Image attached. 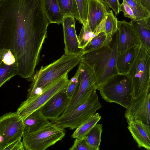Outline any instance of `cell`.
Segmentation results:
<instances>
[{
	"label": "cell",
	"mask_w": 150,
	"mask_h": 150,
	"mask_svg": "<svg viewBox=\"0 0 150 150\" xmlns=\"http://www.w3.org/2000/svg\"><path fill=\"white\" fill-rule=\"evenodd\" d=\"M0 21L13 34L11 50L17 75L35 73L49 24L42 4L36 0H6L0 5Z\"/></svg>",
	"instance_id": "obj_1"
},
{
	"label": "cell",
	"mask_w": 150,
	"mask_h": 150,
	"mask_svg": "<svg viewBox=\"0 0 150 150\" xmlns=\"http://www.w3.org/2000/svg\"><path fill=\"white\" fill-rule=\"evenodd\" d=\"M117 31L111 41L100 47L82 53L81 62L93 72L96 80L97 89L111 77L118 73L116 60L118 52Z\"/></svg>",
	"instance_id": "obj_2"
},
{
	"label": "cell",
	"mask_w": 150,
	"mask_h": 150,
	"mask_svg": "<svg viewBox=\"0 0 150 150\" xmlns=\"http://www.w3.org/2000/svg\"><path fill=\"white\" fill-rule=\"evenodd\" d=\"M81 56L64 54L52 63L41 67L29 78L32 83L28 90L27 98L36 94L39 90L40 93L53 82L68 74L81 62Z\"/></svg>",
	"instance_id": "obj_3"
},
{
	"label": "cell",
	"mask_w": 150,
	"mask_h": 150,
	"mask_svg": "<svg viewBox=\"0 0 150 150\" xmlns=\"http://www.w3.org/2000/svg\"><path fill=\"white\" fill-rule=\"evenodd\" d=\"M97 89L107 102L118 104L126 108L133 98L131 80L128 74L117 73Z\"/></svg>",
	"instance_id": "obj_4"
},
{
	"label": "cell",
	"mask_w": 150,
	"mask_h": 150,
	"mask_svg": "<svg viewBox=\"0 0 150 150\" xmlns=\"http://www.w3.org/2000/svg\"><path fill=\"white\" fill-rule=\"evenodd\" d=\"M127 74L131 80L133 98L150 89V52L141 46L137 47Z\"/></svg>",
	"instance_id": "obj_5"
},
{
	"label": "cell",
	"mask_w": 150,
	"mask_h": 150,
	"mask_svg": "<svg viewBox=\"0 0 150 150\" xmlns=\"http://www.w3.org/2000/svg\"><path fill=\"white\" fill-rule=\"evenodd\" d=\"M65 128L50 122L38 130L24 133L22 142L26 150H45L62 140L65 135Z\"/></svg>",
	"instance_id": "obj_6"
},
{
	"label": "cell",
	"mask_w": 150,
	"mask_h": 150,
	"mask_svg": "<svg viewBox=\"0 0 150 150\" xmlns=\"http://www.w3.org/2000/svg\"><path fill=\"white\" fill-rule=\"evenodd\" d=\"M69 81L67 74L53 82L40 93L27 98L16 112L20 118L23 120L30 114L39 109L56 94L66 90Z\"/></svg>",
	"instance_id": "obj_7"
},
{
	"label": "cell",
	"mask_w": 150,
	"mask_h": 150,
	"mask_svg": "<svg viewBox=\"0 0 150 150\" xmlns=\"http://www.w3.org/2000/svg\"><path fill=\"white\" fill-rule=\"evenodd\" d=\"M101 107L96 91L84 103L72 110L62 114L52 122L56 123L64 128L73 130L94 114Z\"/></svg>",
	"instance_id": "obj_8"
},
{
	"label": "cell",
	"mask_w": 150,
	"mask_h": 150,
	"mask_svg": "<svg viewBox=\"0 0 150 150\" xmlns=\"http://www.w3.org/2000/svg\"><path fill=\"white\" fill-rule=\"evenodd\" d=\"M78 69L80 74L77 91L62 114L72 110L84 103L96 91V80L91 69L81 62H80Z\"/></svg>",
	"instance_id": "obj_9"
},
{
	"label": "cell",
	"mask_w": 150,
	"mask_h": 150,
	"mask_svg": "<svg viewBox=\"0 0 150 150\" xmlns=\"http://www.w3.org/2000/svg\"><path fill=\"white\" fill-rule=\"evenodd\" d=\"M24 132L23 120L16 112H10L0 117V150L20 137Z\"/></svg>",
	"instance_id": "obj_10"
},
{
	"label": "cell",
	"mask_w": 150,
	"mask_h": 150,
	"mask_svg": "<svg viewBox=\"0 0 150 150\" xmlns=\"http://www.w3.org/2000/svg\"><path fill=\"white\" fill-rule=\"evenodd\" d=\"M126 109L125 117L126 119L139 120L150 127V89L133 98Z\"/></svg>",
	"instance_id": "obj_11"
},
{
	"label": "cell",
	"mask_w": 150,
	"mask_h": 150,
	"mask_svg": "<svg viewBox=\"0 0 150 150\" xmlns=\"http://www.w3.org/2000/svg\"><path fill=\"white\" fill-rule=\"evenodd\" d=\"M117 47L122 54L132 48L141 46L139 35L132 25L125 21L117 22Z\"/></svg>",
	"instance_id": "obj_12"
},
{
	"label": "cell",
	"mask_w": 150,
	"mask_h": 150,
	"mask_svg": "<svg viewBox=\"0 0 150 150\" xmlns=\"http://www.w3.org/2000/svg\"><path fill=\"white\" fill-rule=\"evenodd\" d=\"M70 100L65 90L54 95L40 109L42 114L53 122L63 113Z\"/></svg>",
	"instance_id": "obj_13"
},
{
	"label": "cell",
	"mask_w": 150,
	"mask_h": 150,
	"mask_svg": "<svg viewBox=\"0 0 150 150\" xmlns=\"http://www.w3.org/2000/svg\"><path fill=\"white\" fill-rule=\"evenodd\" d=\"M75 19L72 16H66L62 23L65 45L64 54L81 55L83 50L79 47L75 27Z\"/></svg>",
	"instance_id": "obj_14"
},
{
	"label": "cell",
	"mask_w": 150,
	"mask_h": 150,
	"mask_svg": "<svg viewBox=\"0 0 150 150\" xmlns=\"http://www.w3.org/2000/svg\"><path fill=\"white\" fill-rule=\"evenodd\" d=\"M127 128L138 147L150 150V127L139 120L126 119Z\"/></svg>",
	"instance_id": "obj_15"
},
{
	"label": "cell",
	"mask_w": 150,
	"mask_h": 150,
	"mask_svg": "<svg viewBox=\"0 0 150 150\" xmlns=\"http://www.w3.org/2000/svg\"><path fill=\"white\" fill-rule=\"evenodd\" d=\"M87 20L89 28L94 32L96 28L105 18L110 10L109 7L102 0H88Z\"/></svg>",
	"instance_id": "obj_16"
},
{
	"label": "cell",
	"mask_w": 150,
	"mask_h": 150,
	"mask_svg": "<svg viewBox=\"0 0 150 150\" xmlns=\"http://www.w3.org/2000/svg\"><path fill=\"white\" fill-rule=\"evenodd\" d=\"M133 26L140 38L141 47L150 52V17L129 22Z\"/></svg>",
	"instance_id": "obj_17"
},
{
	"label": "cell",
	"mask_w": 150,
	"mask_h": 150,
	"mask_svg": "<svg viewBox=\"0 0 150 150\" xmlns=\"http://www.w3.org/2000/svg\"><path fill=\"white\" fill-rule=\"evenodd\" d=\"M50 122V120L42 114L40 109H38L23 120L24 133L35 132Z\"/></svg>",
	"instance_id": "obj_18"
},
{
	"label": "cell",
	"mask_w": 150,
	"mask_h": 150,
	"mask_svg": "<svg viewBox=\"0 0 150 150\" xmlns=\"http://www.w3.org/2000/svg\"><path fill=\"white\" fill-rule=\"evenodd\" d=\"M45 14L49 23L62 24L64 17L57 0H42Z\"/></svg>",
	"instance_id": "obj_19"
},
{
	"label": "cell",
	"mask_w": 150,
	"mask_h": 150,
	"mask_svg": "<svg viewBox=\"0 0 150 150\" xmlns=\"http://www.w3.org/2000/svg\"><path fill=\"white\" fill-rule=\"evenodd\" d=\"M136 47L132 48L122 54L118 53L116 60L118 73L127 74L134 59Z\"/></svg>",
	"instance_id": "obj_20"
},
{
	"label": "cell",
	"mask_w": 150,
	"mask_h": 150,
	"mask_svg": "<svg viewBox=\"0 0 150 150\" xmlns=\"http://www.w3.org/2000/svg\"><path fill=\"white\" fill-rule=\"evenodd\" d=\"M101 116L98 113H95L83 122L78 127L71 136L74 138L83 139L89 131L100 121Z\"/></svg>",
	"instance_id": "obj_21"
},
{
	"label": "cell",
	"mask_w": 150,
	"mask_h": 150,
	"mask_svg": "<svg viewBox=\"0 0 150 150\" xmlns=\"http://www.w3.org/2000/svg\"><path fill=\"white\" fill-rule=\"evenodd\" d=\"M102 125L96 124L87 133L84 139L91 150H99L101 142Z\"/></svg>",
	"instance_id": "obj_22"
},
{
	"label": "cell",
	"mask_w": 150,
	"mask_h": 150,
	"mask_svg": "<svg viewBox=\"0 0 150 150\" xmlns=\"http://www.w3.org/2000/svg\"><path fill=\"white\" fill-rule=\"evenodd\" d=\"M117 19L112 11L109 10L105 16L104 27V32L109 42L111 41L113 36L117 31Z\"/></svg>",
	"instance_id": "obj_23"
},
{
	"label": "cell",
	"mask_w": 150,
	"mask_h": 150,
	"mask_svg": "<svg viewBox=\"0 0 150 150\" xmlns=\"http://www.w3.org/2000/svg\"><path fill=\"white\" fill-rule=\"evenodd\" d=\"M64 17H74L80 22L79 12L75 0H57Z\"/></svg>",
	"instance_id": "obj_24"
},
{
	"label": "cell",
	"mask_w": 150,
	"mask_h": 150,
	"mask_svg": "<svg viewBox=\"0 0 150 150\" xmlns=\"http://www.w3.org/2000/svg\"><path fill=\"white\" fill-rule=\"evenodd\" d=\"M18 69L15 63L11 65L0 63V88L12 78L17 75Z\"/></svg>",
	"instance_id": "obj_25"
},
{
	"label": "cell",
	"mask_w": 150,
	"mask_h": 150,
	"mask_svg": "<svg viewBox=\"0 0 150 150\" xmlns=\"http://www.w3.org/2000/svg\"><path fill=\"white\" fill-rule=\"evenodd\" d=\"M98 34L95 31L92 32L87 23L85 26L83 25L79 34L77 36L79 48L83 50L88 42Z\"/></svg>",
	"instance_id": "obj_26"
},
{
	"label": "cell",
	"mask_w": 150,
	"mask_h": 150,
	"mask_svg": "<svg viewBox=\"0 0 150 150\" xmlns=\"http://www.w3.org/2000/svg\"><path fill=\"white\" fill-rule=\"evenodd\" d=\"M125 0L132 9L135 17L136 20L150 17V12L139 4L136 0Z\"/></svg>",
	"instance_id": "obj_27"
},
{
	"label": "cell",
	"mask_w": 150,
	"mask_h": 150,
	"mask_svg": "<svg viewBox=\"0 0 150 150\" xmlns=\"http://www.w3.org/2000/svg\"><path fill=\"white\" fill-rule=\"evenodd\" d=\"M106 35L104 32L96 36L83 50V53L100 47L108 43Z\"/></svg>",
	"instance_id": "obj_28"
},
{
	"label": "cell",
	"mask_w": 150,
	"mask_h": 150,
	"mask_svg": "<svg viewBox=\"0 0 150 150\" xmlns=\"http://www.w3.org/2000/svg\"><path fill=\"white\" fill-rule=\"evenodd\" d=\"M80 71L78 69L74 76L69 81L66 89L67 95L71 100L73 98L77 91L79 80Z\"/></svg>",
	"instance_id": "obj_29"
},
{
	"label": "cell",
	"mask_w": 150,
	"mask_h": 150,
	"mask_svg": "<svg viewBox=\"0 0 150 150\" xmlns=\"http://www.w3.org/2000/svg\"><path fill=\"white\" fill-rule=\"evenodd\" d=\"M79 13L80 23L85 26L87 20L88 0H75Z\"/></svg>",
	"instance_id": "obj_30"
},
{
	"label": "cell",
	"mask_w": 150,
	"mask_h": 150,
	"mask_svg": "<svg viewBox=\"0 0 150 150\" xmlns=\"http://www.w3.org/2000/svg\"><path fill=\"white\" fill-rule=\"evenodd\" d=\"M2 61L4 64L11 65L15 62L14 56L11 50H8L0 54V63Z\"/></svg>",
	"instance_id": "obj_31"
},
{
	"label": "cell",
	"mask_w": 150,
	"mask_h": 150,
	"mask_svg": "<svg viewBox=\"0 0 150 150\" xmlns=\"http://www.w3.org/2000/svg\"><path fill=\"white\" fill-rule=\"evenodd\" d=\"M119 11L123 13L125 17H127L132 20H135L136 18L130 7L125 0H123L121 4H120Z\"/></svg>",
	"instance_id": "obj_32"
},
{
	"label": "cell",
	"mask_w": 150,
	"mask_h": 150,
	"mask_svg": "<svg viewBox=\"0 0 150 150\" xmlns=\"http://www.w3.org/2000/svg\"><path fill=\"white\" fill-rule=\"evenodd\" d=\"M22 137H20L11 142L1 149V150H25L22 141Z\"/></svg>",
	"instance_id": "obj_33"
},
{
	"label": "cell",
	"mask_w": 150,
	"mask_h": 150,
	"mask_svg": "<svg viewBox=\"0 0 150 150\" xmlns=\"http://www.w3.org/2000/svg\"><path fill=\"white\" fill-rule=\"evenodd\" d=\"M69 150H91L88 146L84 139L76 138L74 143Z\"/></svg>",
	"instance_id": "obj_34"
},
{
	"label": "cell",
	"mask_w": 150,
	"mask_h": 150,
	"mask_svg": "<svg viewBox=\"0 0 150 150\" xmlns=\"http://www.w3.org/2000/svg\"><path fill=\"white\" fill-rule=\"evenodd\" d=\"M109 8H111L114 12L116 16H117L120 13L119 11L120 4L119 0H102Z\"/></svg>",
	"instance_id": "obj_35"
},
{
	"label": "cell",
	"mask_w": 150,
	"mask_h": 150,
	"mask_svg": "<svg viewBox=\"0 0 150 150\" xmlns=\"http://www.w3.org/2000/svg\"><path fill=\"white\" fill-rule=\"evenodd\" d=\"M141 5L150 12V0H140Z\"/></svg>",
	"instance_id": "obj_36"
},
{
	"label": "cell",
	"mask_w": 150,
	"mask_h": 150,
	"mask_svg": "<svg viewBox=\"0 0 150 150\" xmlns=\"http://www.w3.org/2000/svg\"><path fill=\"white\" fill-rule=\"evenodd\" d=\"M136 1H137V2L139 4H140V5H141V3H140V0H136Z\"/></svg>",
	"instance_id": "obj_37"
},
{
	"label": "cell",
	"mask_w": 150,
	"mask_h": 150,
	"mask_svg": "<svg viewBox=\"0 0 150 150\" xmlns=\"http://www.w3.org/2000/svg\"><path fill=\"white\" fill-rule=\"evenodd\" d=\"M1 1V0H0V2Z\"/></svg>",
	"instance_id": "obj_38"
}]
</instances>
